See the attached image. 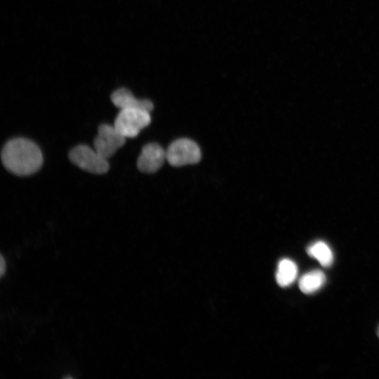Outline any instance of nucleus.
<instances>
[{"label":"nucleus","mask_w":379,"mask_h":379,"mask_svg":"<svg viewBox=\"0 0 379 379\" xmlns=\"http://www.w3.org/2000/svg\"><path fill=\"white\" fill-rule=\"evenodd\" d=\"M70 161L81 169L95 174H103L108 171L107 159L100 156L95 149L85 145L72 148L69 153Z\"/></svg>","instance_id":"nucleus-3"},{"label":"nucleus","mask_w":379,"mask_h":379,"mask_svg":"<svg viewBox=\"0 0 379 379\" xmlns=\"http://www.w3.org/2000/svg\"><path fill=\"white\" fill-rule=\"evenodd\" d=\"M298 275V267L293 260L284 258L277 265L276 280L281 287L290 286L296 279Z\"/></svg>","instance_id":"nucleus-9"},{"label":"nucleus","mask_w":379,"mask_h":379,"mask_svg":"<svg viewBox=\"0 0 379 379\" xmlns=\"http://www.w3.org/2000/svg\"><path fill=\"white\" fill-rule=\"evenodd\" d=\"M307 254L316 259L323 267H328L333 262V253L329 246L323 241H317L307 248Z\"/></svg>","instance_id":"nucleus-10"},{"label":"nucleus","mask_w":379,"mask_h":379,"mask_svg":"<svg viewBox=\"0 0 379 379\" xmlns=\"http://www.w3.org/2000/svg\"><path fill=\"white\" fill-rule=\"evenodd\" d=\"M377 333H378V337H379V327H378V332H377Z\"/></svg>","instance_id":"nucleus-12"},{"label":"nucleus","mask_w":379,"mask_h":379,"mask_svg":"<svg viewBox=\"0 0 379 379\" xmlns=\"http://www.w3.org/2000/svg\"><path fill=\"white\" fill-rule=\"evenodd\" d=\"M126 138L114 126L101 124L93 140V147L100 156L107 159L124 145Z\"/></svg>","instance_id":"nucleus-5"},{"label":"nucleus","mask_w":379,"mask_h":379,"mask_svg":"<svg viewBox=\"0 0 379 379\" xmlns=\"http://www.w3.org/2000/svg\"><path fill=\"white\" fill-rule=\"evenodd\" d=\"M201 154L198 145L188 138L173 141L166 149V160L173 166H182L199 162Z\"/></svg>","instance_id":"nucleus-4"},{"label":"nucleus","mask_w":379,"mask_h":379,"mask_svg":"<svg viewBox=\"0 0 379 379\" xmlns=\"http://www.w3.org/2000/svg\"><path fill=\"white\" fill-rule=\"evenodd\" d=\"M111 100L120 109L140 108L151 112L154 108L153 103L150 100L137 99L125 88L114 91L111 95Z\"/></svg>","instance_id":"nucleus-7"},{"label":"nucleus","mask_w":379,"mask_h":379,"mask_svg":"<svg viewBox=\"0 0 379 379\" xmlns=\"http://www.w3.org/2000/svg\"><path fill=\"white\" fill-rule=\"evenodd\" d=\"M4 167L18 175L36 172L43 164V156L38 145L24 138H13L6 143L1 153Z\"/></svg>","instance_id":"nucleus-1"},{"label":"nucleus","mask_w":379,"mask_h":379,"mask_svg":"<svg viewBox=\"0 0 379 379\" xmlns=\"http://www.w3.org/2000/svg\"><path fill=\"white\" fill-rule=\"evenodd\" d=\"M151 122L150 112L140 109H121L114 126L125 138H135Z\"/></svg>","instance_id":"nucleus-2"},{"label":"nucleus","mask_w":379,"mask_h":379,"mask_svg":"<svg viewBox=\"0 0 379 379\" xmlns=\"http://www.w3.org/2000/svg\"><path fill=\"white\" fill-rule=\"evenodd\" d=\"M165 160L166 150L157 143H148L142 149L138 158L137 167L142 173H152L161 167Z\"/></svg>","instance_id":"nucleus-6"},{"label":"nucleus","mask_w":379,"mask_h":379,"mask_svg":"<svg viewBox=\"0 0 379 379\" xmlns=\"http://www.w3.org/2000/svg\"><path fill=\"white\" fill-rule=\"evenodd\" d=\"M326 275L319 270H314L303 274L299 280V288L305 294L319 291L326 282Z\"/></svg>","instance_id":"nucleus-8"},{"label":"nucleus","mask_w":379,"mask_h":379,"mask_svg":"<svg viewBox=\"0 0 379 379\" xmlns=\"http://www.w3.org/2000/svg\"><path fill=\"white\" fill-rule=\"evenodd\" d=\"M0 267L1 274L3 275L6 270V263L2 255H1Z\"/></svg>","instance_id":"nucleus-11"}]
</instances>
